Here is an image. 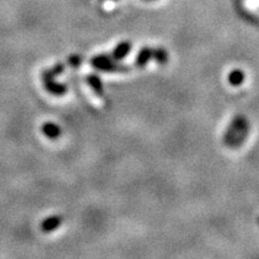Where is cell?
Segmentation results:
<instances>
[{
  "label": "cell",
  "instance_id": "7",
  "mask_svg": "<svg viewBox=\"0 0 259 259\" xmlns=\"http://www.w3.org/2000/svg\"><path fill=\"white\" fill-rule=\"evenodd\" d=\"M42 132H44V135L50 139H57L59 138L61 135V130L59 126L51 121L45 122V124L42 125Z\"/></svg>",
  "mask_w": 259,
  "mask_h": 259
},
{
  "label": "cell",
  "instance_id": "5",
  "mask_svg": "<svg viewBox=\"0 0 259 259\" xmlns=\"http://www.w3.org/2000/svg\"><path fill=\"white\" fill-rule=\"evenodd\" d=\"M131 48H132L131 42L122 41L114 48V51H113V53L111 54V56H112L113 59L116 60V61L122 60L130 53Z\"/></svg>",
  "mask_w": 259,
  "mask_h": 259
},
{
  "label": "cell",
  "instance_id": "11",
  "mask_svg": "<svg viewBox=\"0 0 259 259\" xmlns=\"http://www.w3.org/2000/svg\"><path fill=\"white\" fill-rule=\"evenodd\" d=\"M69 61H70V64L72 65V66L78 67L79 65H80V63H82V57H79V56H71Z\"/></svg>",
  "mask_w": 259,
  "mask_h": 259
},
{
  "label": "cell",
  "instance_id": "9",
  "mask_svg": "<svg viewBox=\"0 0 259 259\" xmlns=\"http://www.w3.org/2000/svg\"><path fill=\"white\" fill-rule=\"evenodd\" d=\"M244 80H245V73L242 72L241 70H234L228 74V82L234 87L240 85V84L244 83Z\"/></svg>",
  "mask_w": 259,
  "mask_h": 259
},
{
  "label": "cell",
  "instance_id": "3",
  "mask_svg": "<svg viewBox=\"0 0 259 259\" xmlns=\"http://www.w3.org/2000/svg\"><path fill=\"white\" fill-rule=\"evenodd\" d=\"M42 80H44V85L47 92L53 94V95L61 96L67 92L66 85H65V84L56 82L54 78H51V77H42Z\"/></svg>",
  "mask_w": 259,
  "mask_h": 259
},
{
  "label": "cell",
  "instance_id": "8",
  "mask_svg": "<svg viewBox=\"0 0 259 259\" xmlns=\"http://www.w3.org/2000/svg\"><path fill=\"white\" fill-rule=\"evenodd\" d=\"M153 52L154 50L150 47H143L139 51L137 59H136V66L142 67L145 66L149 63V60L153 59Z\"/></svg>",
  "mask_w": 259,
  "mask_h": 259
},
{
  "label": "cell",
  "instance_id": "1",
  "mask_svg": "<svg viewBox=\"0 0 259 259\" xmlns=\"http://www.w3.org/2000/svg\"><path fill=\"white\" fill-rule=\"evenodd\" d=\"M247 131H248V125L247 121H246L245 118L242 116H238L233 120L232 125L229 126L228 131L226 132V137H225V142L228 145L231 144H235L239 145V143H242L244 139L247 136Z\"/></svg>",
  "mask_w": 259,
  "mask_h": 259
},
{
  "label": "cell",
  "instance_id": "2",
  "mask_svg": "<svg viewBox=\"0 0 259 259\" xmlns=\"http://www.w3.org/2000/svg\"><path fill=\"white\" fill-rule=\"evenodd\" d=\"M92 64L97 70L106 71V72H124V71L127 70V66L118 65L116 60L113 59L112 56H106V54L94 57L92 59Z\"/></svg>",
  "mask_w": 259,
  "mask_h": 259
},
{
  "label": "cell",
  "instance_id": "12",
  "mask_svg": "<svg viewBox=\"0 0 259 259\" xmlns=\"http://www.w3.org/2000/svg\"><path fill=\"white\" fill-rule=\"evenodd\" d=\"M258 223H259V219H258Z\"/></svg>",
  "mask_w": 259,
  "mask_h": 259
},
{
  "label": "cell",
  "instance_id": "10",
  "mask_svg": "<svg viewBox=\"0 0 259 259\" xmlns=\"http://www.w3.org/2000/svg\"><path fill=\"white\" fill-rule=\"evenodd\" d=\"M153 59L160 65L167 64L168 61L167 51L163 50V48H155L153 52Z\"/></svg>",
  "mask_w": 259,
  "mask_h": 259
},
{
  "label": "cell",
  "instance_id": "4",
  "mask_svg": "<svg viewBox=\"0 0 259 259\" xmlns=\"http://www.w3.org/2000/svg\"><path fill=\"white\" fill-rule=\"evenodd\" d=\"M87 83L89 84V87L92 88L94 93L96 94L97 97H103L105 96V90H103V83L102 80L100 79V77L97 74L89 73L88 76L85 77Z\"/></svg>",
  "mask_w": 259,
  "mask_h": 259
},
{
  "label": "cell",
  "instance_id": "6",
  "mask_svg": "<svg viewBox=\"0 0 259 259\" xmlns=\"http://www.w3.org/2000/svg\"><path fill=\"white\" fill-rule=\"evenodd\" d=\"M63 222V219L60 216H51L44 220V222L41 223V229L44 233H51L56 231L57 228H59Z\"/></svg>",
  "mask_w": 259,
  "mask_h": 259
}]
</instances>
